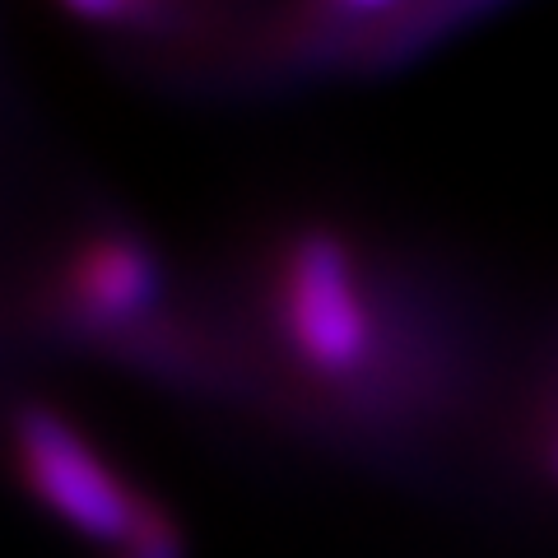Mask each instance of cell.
I'll return each instance as SVG.
<instances>
[{
    "mask_svg": "<svg viewBox=\"0 0 558 558\" xmlns=\"http://www.w3.org/2000/svg\"><path fill=\"white\" fill-rule=\"evenodd\" d=\"M14 457H20L33 498L47 502L80 535L102 539V545L121 549L149 512V502L135 498L94 457V447L47 405H20V414H14Z\"/></svg>",
    "mask_w": 558,
    "mask_h": 558,
    "instance_id": "cell-1",
    "label": "cell"
},
{
    "mask_svg": "<svg viewBox=\"0 0 558 558\" xmlns=\"http://www.w3.org/2000/svg\"><path fill=\"white\" fill-rule=\"evenodd\" d=\"M279 322L312 373L344 377L368 359V312L336 233L307 229L293 238L279 270Z\"/></svg>",
    "mask_w": 558,
    "mask_h": 558,
    "instance_id": "cell-2",
    "label": "cell"
},
{
    "mask_svg": "<svg viewBox=\"0 0 558 558\" xmlns=\"http://www.w3.org/2000/svg\"><path fill=\"white\" fill-rule=\"evenodd\" d=\"M65 293H70V307H75L84 322L126 326L154 303V293H159V266H154L145 242L102 233V238H89L70 256Z\"/></svg>",
    "mask_w": 558,
    "mask_h": 558,
    "instance_id": "cell-3",
    "label": "cell"
},
{
    "mask_svg": "<svg viewBox=\"0 0 558 558\" xmlns=\"http://www.w3.org/2000/svg\"><path fill=\"white\" fill-rule=\"evenodd\" d=\"M182 554H186V545H182L178 521L159 508H149L145 521H140V531L117 549V558H182Z\"/></svg>",
    "mask_w": 558,
    "mask_h": 558,
    "instance_id": "cell-4",
    "label": "cell"
},
{
    "mask_svg": "<svg viewBox=\"0 0 558 558\" xmlns=\"http://www.w3.org/2000/svg\"><path fill=\"white\" fill-rule=\"evenodd\" d=\"M554 475H558V447H554Z\"/></svg>",
    "mask_w": 558,
    "mask_h": 558,
    "instance_id": "cell-5",
    "label": "cell"
}]
</instances>
